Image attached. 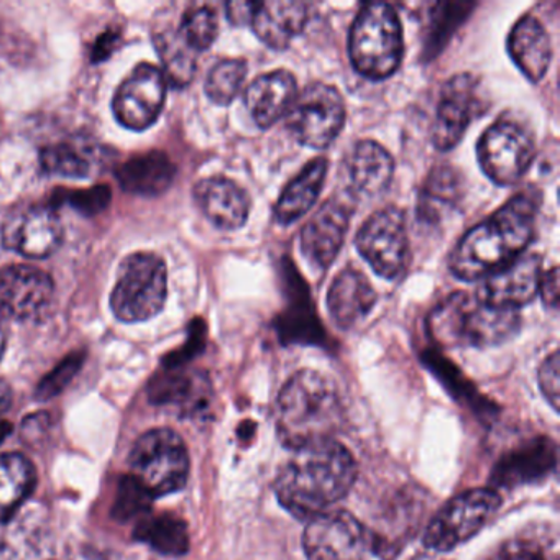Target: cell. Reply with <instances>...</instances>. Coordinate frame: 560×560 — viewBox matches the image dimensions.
<instances>
[{
    "mask_svg": "<svg viewBox=\"0 0 560 560\" xmlns=\"http://www.w3.org/2000/svg\"><path fill=\"white\" fill-rule=\"evenodd\" d=\"M81 365H83V355L81 353H73V355L67 357L54 372L45 376L44 382H40L37 388L38 398L50 399L57 396L58 393L63 392L65 386L74 378Z\"/></svg>",
    "mask_w": 560,
    "mask_h": 560,
    "instance_id": "cell-37",
    "label": "cell"
},
{
    "mask_svg": "<svg viewBox=\"0 0 560 560\" xmlns=\"http://www.w3.org/2000/svg\"><path fill=\"white\" fill-rule=\"evenodd\" d=\"M67 201H70V205L83 214L94 215L109 206L110 191L106 186H97L88 191L71 192Z\"/></svg>",
    "mask_w": 560,
    "mask_h": 560,
    "instance_id": "cell-39",
    "label": "cell"
},
{
    "mask_svg": "<svg viewBox=\"0 0 560 560\" xmlns=\"http://www.w3.org/2000/svg\"><path fill=\"white\" fill-rule=\"evenodd\" d=\"M5 346H8V334H5L4 326H2V320H0V360L4 357Z\"/></svg>",
    "mask_w": 560,
    "mask_h": 560,
    "instance_id": "cell-45",
    "label": "cell"
},
{
    "mask_svg": "<svg viewBox=\"0 0 560 560\" xmlns=\"http://www.w3.org/2000/svg\"><path fill=\"white\" fill-rule=\"evenodd\" d=\"M488 560H546L539 550L524 544H510L498 550Z\"/></svg>",
    "mask_w": 560,
    "mask_h": 560,
    "instance_id": "cell-41",
    "label": "cell"
},
{
    "mask_svg": "<svg viewBox=\"0 0 560 560\" xmlns=\"http://www.w3.org/2000/svg\"><path fill=\"white\" fill-rule=\"evenodd\" d=\"M560 362H559V352H552L546 360H544L542 365L539 369V386L540 392H542L544 398L549 401V405L552 406L553 411L559 409V398H560Z\"/></svg>",
    "mask_w": 560,
    "mask_h": 560,
    "instance_id": "cell-38",
    "label": "cell"
},
{
    "mask_svg": "<svg viewBox=\"0 0 560 560\" xmlns=\"http://www.w3.org/2000/svg\"><path fill=\"white\" fill-rule=\"evenodd\" d=\"M303 549L307 560H365L369 536L353 514L329 510L310 520Z\"/></svg>",
    "mask_w": 560,
    "mask_h": 560,
    "instance_id": "cell-13",
    "label": "cell"
},
{
    "mask_svg": "<svg viewBox=\"0 0 560 560\" xmlns=\"http://www.w3.org/2000/svg\"><path fill=\"white\" fill-rule=\"evenodd\" d=\"M352 209L343 199L332 198L314 212L301 231V252L311 267L326 271L346 242Z\"/></svg>",
    "mask_w": 560,
    "mask_h": 560,
    "instance_id": "cell-17",
    "label": "cell"
},
{
    "mask_svg": "<svg viewBox=\"0 0 560 560\" xmlns=\"http://www.w3.org/2000/svg\"><path fill=\"white\" fill-rule=\"evenodd\" d=\"M12 405L11 385L4 380H0V416L4 415Z\"/></svg>",
    "mask_w": 560,
    "mask_h": 560,
    "instance_id": "cell-44",
    "label": "cell"
},
{
    "mask_svg": "<svg viewBox=\"0 0 560 560\" xmlns=\"http://www.w3.org/2000/svg\"><path fill=\"white\" fill-rule=\"evenodd\" d=\"M542 261L539 255L523 254L497 273L485 278L478 296L493 306L520 311L539 293Z\"/></svg>",
    "mask_w": 560,
    "mask_h": 560,
    "instance_id": "cell-18",
    "label": "cell"
},
{
    "mask_svg": "<svg viewBox=\"0 0 560 560\" xmlns=\"http://www.w3.org/2000/svg\"><path fill=\"white\" fill-rule=\"evenodd\" d=\"M346 175L352 199L372 201L388 189L395 175V162L380 143L363 140L347 156Z\"/></svg>",
    "mask_w": 560,
    "mask_h": 560,
    "instance_id": "cell-20",
    "label": "cell"
},
{
    "mask_svg": "<svg viewBox=\"0 0 560 560\" xmlns=\"http://www.w3.org/2000/svg\"><path fill=\"white\" fill-rule=\"evenodd\" d=\"M501 497L493 488H474L452 498L432 517L424 533V546L448 552L477 536L498 513Z\"/></svg>",
    "mask_w": 560,
    "mask_h": 560,
    "instance_id": "cell-8",
    "label": "cell"
},
{
    "mask_svg": "<svg viewBox=\"0 0 560 560\" xmlns=\"http://www.w3.org/2000/svg\"><path fill=\"white\" fill-rule=\"evenodd\" d=\"M0 235L8 250L18 252L32 260H42L60 247L63 225L54 209L32 206L9 215L0 229Z\"/></svg>",
    "mask_w": 560,
    "mask_h": 560,
    "instance_id": "cell-15",
    "label": "cell"
},
{
    "mask_svg": "<svg viewBox=\"0 0 560 560\" xmlns=\"http://www.w3.org/2000/svg\"><path fill=\"white\" fill-rule=\"evenodd\" d=\"M539 293L547 307L557 310V303H559V270L557 267L550 268L540 277Z\"/></svg>",
    "mask_w": 560,
    "mask_h": 560,
    "instance_id": "cell-40",
    "label": "cell"
},
{
    "mask_svg": "<svg viewBox=\"0 0 560 560\" xmlns=\"http://www.w3.org/2000/svg\"><path fill=\"white\" fill-rule=\"evenodd\" d=\"M168 296V270L156 254L139 252L124 258L110 294V310L122 323H143L163 310Z\"/></svg>",
    "mask_w": 560,
    "mask_h": 560,
    "instance_id": "cell-6",
    "label": "cell"
},
{
    "mask_svg": "<svg viewBox=\"0 0 560 560\" xmlns=\"http://www.w3.org/2000/svg\"><path fill=\"white\" fill-rule=\"evenodd\" d=\"M349 55L357 73L382 81L398 71L405 40L398 12L386 2L363 5L349 35Z\"/></svg>",
    "mask_w": 560,
    "mask_h": 560,
    "instance_id": "cell-5",
    "label": "cell"
},
{
    "mask_svg": "<svg viewBox=\"0 0 560 560\" xmlns=\"http://www.w3.org/2000/svg\"><path fill=\"white\" fill-rule=\"evenodd\" d=\"M37 470L25 455H0V523L11 520L34 493Z\"/></svg>",
    "mask_w": 560,
    "mask_h": 560,
    "instance_id": "cell-28",
    "label": "cell"
},
{
    "mask_svg": "<svg viewBox=\"0 0 560 560\" xmlns=\"http://www.w3.org/2000/svg\"><path fill=\"white\" fill-rule=\"evenodd\" d=\"M257 4L258 2H229V4L225 5L229 22L237 25V27H242V25L245 24L250 25Z\"/></svg>",
    "mask_w": 560,
    "mask_h": 560,
    "instance_id": "cell-42",
    "label": "cell"
},
{
    "mask_svg": "<svg viewBox=\"0 0 560 560\" xmlns=\"http://www.w3.org/2000/svg\"><path fill=\"white\" fill-rule=\"evenodd\" d=\"M208 382L205 376L199 375H179L160 376L152 388L150 396L153 402H182V405L199 406V401H205Z\"/></svg>",
    "mask_w": 560,
    "mask_h": 560,
    "instance_id": "cell-32",
    "label": "cell"
},
{
    "mask_svg": "<svg viewBox=\"0 0 560 560\" xmlns=\"http://www.w3.org/2000/svg\"><path fill=\"white\" fill-rule=\"evenodd\" d=\"M176 166L163 152L132 156L117 170L120 186L130 195L156 198L172 186Z\"/></svg>",
    "mask_w": 560,
    "mask_h": 560,
    "instance_id": "cell-26",
    "label": "cell"
},
{
    "mask_svg": "<svg viewBox=\"0 0 560 560\" xmlns=\"http://www.w3.org/2000/svg\"><path fill=\"white\" fill-rule=\"evenodd\" d=\"M298 97V83L287 70L270 71L258 77L245 91V106L261 129L275 126L290 113Z\"/></svg>",
    "mask_w": 560,
    "mask_h": 560,
    "instance_id": "cell-21",
    "label": "cell"
},
{
    "mask_svg": "<svg viewBox=\"0 0 560 560\" xmlns=\"http://www.w3.org/2000/svg\"><path fill=\"white\" fill-rule=\"evenodd\" d=\"M537 209L539 198L526 191L470 229L452 252V273L458 280H485L521 257L533 242Z\"/></svg>",
    "mask_w": 560,
    "mask_h": 560,
    "instance_id": "cell-2",
    "label": "cell"
},
{
    "mask_svg": "<svg viewBox=\"0 0 560 560\" xmlns=\"http://www.w3.org/2000/svg\"><path fill=\"white\" fill-rule=\"evenodd\" d=\"M165 73L176 88L191 83L196 74V55L179 37L178 32H165L155 40Z\"/></svg>",
    "mask_w": 560,
    "mask_h": 560,
    "instance_id": "cell-31",
    "label": "cell"
},
{
    "mask_svg": "<svg viewBox=\"0 0 560 560\" xmlns=\"http://www.w3.org/2000/svg\"><path fill=\"white\" fill-rule=\"evenodd\" d=\"M557 448L550 439H533L504 455L493 470L498 487H517L549 477L556 470Z\"/></svg>",
    "mask_w": 560,
    "mask_h": 560,
    "instance_id": "cell-23",
    "label": "cell"
},
{
    "mask_svg": "<svg viewBox=\"0 0 560 560\" xmlns=\"http://www.w3.org/2000/svg\"><path fill=\"white\" fill-rule=\"evenodd\" d=\"M376 303V293L372 283L362 271L343 268L330 284L327 293V310L334 324L340 329H353L365 319Z\"/></svg>",
    "mask_w": 560,
    "mask_h": 560,
    "instance_id": "cell-22",
    "label": "cell"
},
{
    "mask_svg": "<svg viewBox=\"0 0 560 560\" xmlns=\"http://www.w3.org/2000/svg\"><path fill=\"white\" fill-rule=\"evenodd\" d=\"M136 539L163 556L179 557L188 552L189 534L185 521L173 514L143 516L137 523Z\"/></svg>",
    "mask_w": 560,
    "mask_h": 560,
    "instance_id": "cell-30",
    "label": "cell"
},
{
    "mask_svg": "<svg viewBox=\"0 0 560 560\" xmlns=\"http://www.w3.org/2000/svg\"><path fill=\"white\" fill-rule=\"evenodd\" d=\"M179 37L195 54L212 47L219 34L218 15L211 8L189 9L183 15Z\"/></svg>",
    "mask_w": 560,
    "mask_h": 560,
    "instance_id": "cell-35",
    "label": "cell"
},
{
    "mask_svg": "<svg viewBox=\"0 0 560 560\" xmlns=\"http://www.w3.org/2000/svg\"><path fill=\"white\" fill-rule=\"evenodd\" d=\"M357 462L340 442H323L294 451L277 480L275 494L298 520H313L339 503L357 480Z\"/></svg>",
    "mask_w": 560,
    "mask_h": 560,
    "instance_id": "cell-1",
    "label": "cell"
},
{
    "mask_svg": "<svg viewBox=\"0 0 560 560\" xmlns=\"http://www.w3.org/2000/svg\"><path fill=\"white\" fill-rule=\"evenodd\" d=\"M192 196L208 221L222 231L244 228L250 215L248 192L224 176H211L196 183Z\"/></svg>",
    "mask_w": 560,
    "mask_h": 560,
    "instance_id": "cell-19",
    "label": "cell"
},
{
    "mask_svg": "<svg viewBox=\"0 0 560 560\" xmlns=\"http://www.w3.org/2000/svg\"><path fill=\"white\" fill-rule=\"evenodd\" d=\"M520 311L504 310L478 294H448L428 317L429 336L442 347L488 349L520 332Z\"/></svg>",
    "mask_w": 560,
    "mask_h": 560,
    "instance_id": "cell-4",
    "label": "cell"
},
{
    "mask_svg": "<svg viewBox=\"0 0 560 560\" xmlns=\"http://www.w3.org/2000/svg\"><path fill=\"white\" fill-rule=\"evenodd\" d=\"M488 109L487 94L481 81L474 74H457L442 86L438 113L432 124V142L435 149L447 152L454 149L467 132L470 124Z\"/></svg>",
    "mask_w": 560,
    "mask_h": 560,
    "instance_id": "cell-12",
    "label": "cell"
},
{
    "mask_svg": "<svg viewBox=\"0 0 560 560\" xmlns=\"http://www.w3.org/2000/svg\"><path fill=\"white\" fill-rule=\"evenodd\" d=\"M310 21L306 2L270 0L258 2L252 19L255 35L273 50H284L304 31Z\"/></svg>",
    "mask_w": 560,
    "mask_h": 560,
    "instance_id": "cell-24",
    "label": "cell"
},
{
    "mask_svg": "<svg viewBox=\"0 0 560 560\" xmlns=\"http://www.w3.org/2000/svg\"><path fill=\"white\" fill-rule=\"evenodd\" d=\"M55 293L50 275L31 265H11L0 270V317L28 320L40 316Z\"/></svg>",
    "mask_w": 560,
    "mask_h": 560,
    "instance_id": "cell-16",
    "label": "cell"
},
{
    "mask_svg": "<svg viewBox=\"0 0 560 560\" xmlns=\"http://www.w3.org/2000/svg\"><path fill=\"white\" fill-rule=\"evenodd\" d=\"M189 465L188 447L182 435L166 428L140 435L129 457L130 477L152 498L185 488Z\"/></svg>",
    "mask_w": 560,
    "mask_h": 560,
    "instance_id": "cell-7",
    "label": "cell"
},
{
    "mask_svg": "<svg viewBox=\"0 0 560 560\" xmlns=\"http://www.w3.org/2000/svg\"><path fill=\"white\" fill-rule=\"evenodd\" d=\"M508 51L511 60L533 83H539L552 61V45L542 22L527 14L516 22L510 37Z\"/></svg>",
    "mask_w": 560,
    "mask_h": 560,
    "instance_id": "cell-25",
    "label": "cell"
},
{
    "mask_svg": "<svg viewBox=\"0 0 560 560\" xmlns=\"http://www.w3.org/2000/svg\"><path fill=\"white\" fill-rule=\"evenodd\" d=\"M357 250L386 280L401 277L408 265L409 238L399 209L386 208L366 219L355 237Z\"/></svg>",
    "mask_w": 560,
    "mask_h": 560,
    "instance_id": "cell-11",
    "label": "cell"
},
{
    "mask_svg": "<svg viewBox=\"0 0 560 560\" xmlns=\"http://www.w3.org/2000/svg\"><path fill=\"white\" fill-rule=\"evenodd\" d=\"M478 162L498 186H513L526 175L536 155L534 133L517 119L497 120L478 140Z\"/></svg>",
    "mask_w": 560,
    "mask_h": 560,
    "instance_id": "cell-9",
    "label": "cell"
},
{
    "mask_svg": "<svg viewBox=\"0 0 560 560\" xmlns=\"http://www.w3.org/2000/svg\"><path fill=\"white\" fill-rule=\"evenodd\" d=\"M247 63L237 58L219 61L206 80L205 90L209 100L218 106H229L244 88Z\"/></svg>",
    "mask_w": 560,
    "mask_h": 560,
    "instance_id": "cell-33",
    "label": "cell"
},
{
    "mask_svg": "<svg viewBox=\"0 0 560 560\" xmlns=\"http://www.w3.org/2000/svg\"><path fill=\"white\" fill-rule=\"evenodd\" d=\"M152 500L153 498L129 475L120 481L116 503H114V517L119 521H129L143 516L149 513Z\"/></svg>",
    "mask_w": 560,
    "mask_h": 560,
    "instance_id": "cell-36",
    "label": "cell"
},
{
    "mask_svg": "<svg viewBox=\"0 0 560 560\" xmlns=\"http://www.w3.org/2000/svg\"><path fill=\"white\" fill-rule=\"evenodd\" d=\"M329 162L326 159L313 160L301 170L300 175L283 189L275 206V219L278 224L291 225L313 209L323 192Z\"/></svg>",
    "mask_w": 560,
    "mask_h": 560,
    "instance_id": "cell-27",
    "label": "cell"
},
{
    "mask_svg": "<svg viewBox=\"0 0 560 560\" xmlns=\"http://www.w3.org/2000/svg\"><path fill=\"white\" fill-rule=\"evenodd\" d=\"M464 196V182L457 170L439 165L425 179L419 198V214L429 222H438L447 212L454 211Z\"/></svg>",
    "mask_w": 560,
    "mask_h": 560,
    "instance_id": "cell-29",
    "label": "cell"
},
{
    "mask_svg": "<svg viewBox=\"0 0 560 560\" xmlns=\"http://www.w3.org/2000/svg\"><path fill=\"white\" fill-rule=\"evenodd\" d=\"M38 162L44 173L60 178H88L93 172L91 160L80 149L68 143L45 147L40 150Z\"/></svg>",
    "mask_w": 560,
    "mask_h": 560,
    "instance_id": "cell-34",
    "label": "cell"
},
{
    "mask_svg": "<svg viewBox=\"0 0 560 560\" xmlns=\"http://www.w3.org/2000/svg\"><path fill=\"white\" fill-rule=\"evenodd\" d=\"M346 103L337 88L313 83L298 93L287 116V127L301 145L324 150L332 145L346 124Z\"/></svg>",
    "mask_w": 560,
    "mask_h": 560,
    "instance_id": "cell-10",
    "label": "cell"
},
{
    "mask_svg": "<svg viewBox=\"0 0 560 560\" xmlns=\"http://www.w3.org/2000/svg\"><path fill=\"white\" fill-rule=\"evenodd\" d=\"M165 100V74L153 65L142 63L117 88L114 116L126 129L142 132L159 120Z\"/></svg>",
    "mask_w": 560,
    "mask_h": 560,
    "instance_id": "cell-14",
    "label": "cell"
},
{
    "mask_svg": "<svg viewBox=\"0 0 560 560\" xmlns=\"http://www.w3.org/2000/svg\"><path fill=\"white\" fill-rule=\"evenodd\" d=\"M278 438L291 451L334 441L343 425V406L336 383L316 370L294 373L278 396Z\"/></svg>",
    "mask_w": 560,
    "mask_h": 560,
    "instance_id": "cell-3",
    "label": "cell"
},
{
    "mask_svg": "<svg viewBox=\"0 0 560 560\" xmlns=\"http://www.w3.org/2000/svg\"><path fill=\"white\" fill-rule=\"evenodd\" d=\"M116 42L117 35L113 34V32H106V35L97 40L96 50L93 51V60H106V58L109 57L110 51H113V45H116Z\"/></svg>",
    "mask_w": 560,
    "mask_h": 560,
    "instance_id": "cell-43",
    "label": "cell"
}]
</instances>
